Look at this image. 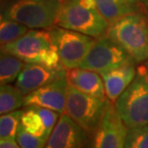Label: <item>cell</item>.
<instances>
[{"mask_svg": "<svg viewBox=\"0 0 148 148\" xmlns=\"http://www.w3.org/2000/svg\"><path fill=\"white\" fill-rule=\"evenodd\" d=\"M114 105L129 129L148 125V83L145 77L138 72Z\"/></svg>", "mask_w": 148, "mask_h": 148, "instance_id": "obj_5", "label": "cell"}, {"mask_svg": "<svg viewBox=\"0 0 148 148\" xmlns=\"http://www.w3.org/2000/svg\"><path fill=\"white\" fill-rule=\"evenodd\" d=\"M66 78L70 87L77 90L97 98L108 99L106 96L104 82L99 73L81 67H75L66 69Z\"/></svg>", "mask_w": 148, "mask_h": 148, "instance_id": "obj_13", "label": "cell"}, {"mask_svg": "<svg viewBox=\"0 0 148 148\" xmlns=\"http://www.w3.org/2000/svg\"><path fill=\"white\" fill-rule=\"evenodd\" d=\"M128 129L114 103L109 101L104 115L93 135L92 148H125Z\"/></svg>", "mask_w": 148, "mask_h": 148, "instance_id": "obj_9", "label": "cell"}, {"mask_svg": "<svg viewBox=\"0 0 148 148\" xmlns=\"http://www.w3.org/2000/svg\"><path fill=\"white\" fill-rule=\"evenodd\" d=\"M24 106L25 95L16 86L10 84L1 85L0 88V114L16 111Z\"/></svg>", "mask_w": 148, "mask_h": 148, "instance_id": "obj_16", "label": "cell"}, {"mask_svg": "<svg viewBox=\"0 0 148 148\" xmlns=\"http://www.w3.org/2000/svg\"><path fill=\"white\" fill-rule=\"evenodd\" d=\"M57 48L60 61L66 69L79 67L96 38L80 32L55 25L48 29Z\"/></svg>", "mask_w": 148, "mask_h": 148, "instance_id": "obj_7", "label": "cell"}, {"mask_svg": "<svg viewBox=\"0 0 148 148\" xmlns=\"http://www.w3.org/2000/svg\"><path fill=\"white\" fill-rule=\"evenodd\" d=\"M129 64L136 62L122 47L104 36L95 40L79 67L101 74Z\"/></svg>", "mask_w": 148, "mask_h": 148, "instance_id": "obj_8", "label": "cell"}, {"mask_svg": "<svg viewBox=\"0 0 148 148\" xmlns=\"http://www.w3.org/2000/svg\"><path fill=\"white\" fill-rule=\"evenodd\" d=\"M66 76V69H51L42 64L25 63L14 86L26 96L38 88Z\"/></svg>", "mask_w": 148, "mask_h": 148, "instance_id": "obj_11", "label": "cell"}, {"mask_svg": "<svg viewBox=\"0 0 148 148\" xmlns=\"http://www.w3.org/2000/svg\"><path fill=\"white\" fill-rule=\"evenodd\" d=\"M138 2H148V0H137Z\"/></svg>", "mask_w": 148, "mask_h": 148, "instance_id": "obj_27", "label": "cell"}, {"mask_svg": "<svg viewBox=\"0 0 148 148\" xmlns=\"http://www.w3.org/2000/svg\"><path fill=\"white\" fill-rule=\"evenodd\" d=\"M95 2L109 24L127 14L146 9L145 5L137 0H95Z\"/></svg>", "mask_w": 148, "mask_h": 148, "instance_id": "obj_15", "label": "cell"}, {"mask_svg": "<svg viewBox=\"0 0 148 148\" xmlns=\"http://www.w3.org/2000/svg\"><path fill=\"white\" fill-rule=\"evenodd\" d=\"M21 124L26 131L31 134L36 136H44L43 122L33 106H26L23 110Z\"/></svg>", "mask_w": 148, "mask_h": 148, "instance_id": "obj_20", "label": "cell"}, {"mask_svg": "<svg viewBox=\"0 0 148 148\" xmlns=\"http://www.w3.org/2000/svg\"><path fill=\"white\" fill-rule=\"evenodd\" d=\"M144 5H145L146 9H147V10H148V2H145V3H144Z\"/></svg>", "mask_w": 148, "mask_h": 148, "instance_id": "obj_28", "label": "cell"}, {"mask_svg": "<svg viewBox=\"0 0 148 148\" xmlns=\"http://www.w3.org/2000/svg\"><path fill=\"white\" fill-rule=\"evenodd\" d=\"M2 1H4V0H2ZM6 3H9V2H11V1H13V0H5Z\"/></svg>", "mask_w": 148, "mask_h": 148, "instance_id": "obj_29", "label": "cell"}, {"mask_svg": "<svg viewBox=\"0 0 148 148\" xmlns=\"http://www.w3.org/2000/svg\"><path fill=\"white\" fill-rule=\"evenodd\" d=\"M16 140L21 148H44L48 141L44 136H36L26 131L21 123L17 130Z\"/></svg>", "mask_w": 148, "mask_h": 148, "instance_id": "obj_21", "label": "cell"}, {"mask_svg": "<svg viewBox=\"0 0 148 148\" xmlns=\"http://www.w3.org/2000/svg\"><path fill=\"white\" fill-rule=\"evenodd\" d=\"M23 110H16L1 114L0 117V138L16 140L17 130L21 123Z\"/></svg>", "mask_w": 148, "mask_h": 148, "instance_id": "obj_19", "label": "cell"}, {"mask_svg": "<svg viewBox=\"0 0 148 148\" xmlns=\"http://www.w3.org/2000/svg\"><path fill=\"white\" fill-rule=\"evenodd\" d=\"M137 73L135 64H129L100 74L104 82L107 98L114 103L133 82Z\"/></svg>", "mask_w": 148, "mask_h": 148, "instance_id": "obj_14", "label": "cell"}, {"mask_svg": "<svg viewBox=\"0 0 148 148\" xmlns=\"http://www.w3.org/2000/svg\"><path fill=\"white\" fill-rule=\"evenodd\" d=\"M125 148H148V125L128 129Z\"/></svg>", "mask_w": 148, "mask_h": 148, "instance_id": "obj_22", "label": "cell"}, {"mask_svg": "<svg viewBox=\"0 0 148 148\" xmlns=\"http://www.w3.org/2000/svg\"><path fill=\"white\" fill-rule=\"evenodd\" d=\"M1 52L14 55L24 63L64 69L48 30L30 29L24 36L1 47Z\"/></svg>", "mask_w": 148, "mask_h": 148, "instance_id": "obj_3", "label": "cell"}, {"mask_svg": "<svg viewBox=\"0 0 148 148\" xmlns=\"http://www.w3.org/2000/svg\"><path fill=\"white\" fill-rule=\"evenodd\" d=\"M143 66L146 67V69H148V61H146V62H144L143 63Z\"/></svg>", "mask_w": 148, "mask_h": 148, "instance_id": "obj_26", "label": "cell"}, {"mask_svg": "<svg viewBox=\"0 0 148 148\" xmlns=\"http://www.w3.org/2000/svg\"><path fill=\"white\" fill-rule=\"evenodd\" d=\"M61 0H13L6 3L4 16L30 29L48 30L56 25Z\"/></svg>", "mask_w": 148, "mask_h": 148, "instance_id": "obj_4", "label": "cell"}, {"mask_svg": "<svg viewBox=\"0 0 148 148\" xmlns=\"http://www.w3.org/2000/svg\"><path fill=\"white\" fill-rule=\"evenodd\" d=\"M56 25L94 38L106 36L109 23L95 0H61Z\"/></svg>", "mask_w": 148, "mask_h": 148, "instance_id": "obj_1", "label": "cell"}, {"mask_svg": "<svg viewBox=\"0 0 148 148\" xmlns=\"http://www.w3.org/2000/svg\"><path fill=\"white\" fill-rule=\"evenodd\" d=\"M137 70H138V72L141 73L144 77H145L146 81H147V83H148V69H146L145 66H143V64H140V66H138L137 67Z\"/></svg>", "mask_w": 148, "mask_h": 148, "instance_id": "obj_25", "label": "cell"}, {"mask_svg": "<svg viewBox=\"0 0 148 148\" xmlns=\"http://www.w3.org/2000/svg\"><path fill=\"white\" fill-rule=\"evenodd\" d=\"M66 78H62L47 84L25 96L26 106H38L64 114L67 94Z\"/></svg>", "mask_w": 148, "mask_h": 148, "instance_id": "obj_12", "label": "cell"}, {"mask_svg": "<svg viewBox=\"0 0 148 148\" xmlns=\"http://www.w3.org/2000/svg\"><path fill=\"white\" fill-rule=\"evenodd\" d=\"M90 137L81 126L64 112L44 148H90Z\"/></svg>", "mask_w": 148, "mask_h": 148, "instance_id": "obj_10", "label": "cell"}, {"mask_svg": "<svg viewBox=\"0 0 148 148\" xmlns=\"http://www.w3.org/2000/svg\"><path fill=\"white\" fill-rule=\"evenodd\" d=\"M25 63L20 59L8 53L1 52L0 58V83L1 85L11 84L16 81Z\"/></svg>", "mask_w": 148, "mask_h": 148, "instance_id": "obj_17", "label": "cell"}, {"mask_svg": "<svg viewBox=\"0 0 148 148\" xmlns=\"http://www.w3.org/2000/svg\"><path fill=\"white\" fill-rule=\"evenodd\" d=\"M106 36L122 47L136 63L148 61V14L145 9L112 22Z\"/></svg>", "mask_w": 148, "mask_h": 148, "instance_id": "obj_2", "label": "cell"}, {"mask_svg": "<svg viewBox=\"0 0 148 148\" xmlns=\"http://www.w3.org/2000/svg\"><path fill=\"white\" fill-rule=\"evenodd\" d=\"M0 148H21L16 140H0Z\"/></svg>", "mask_w": 148, "mask_h": 148, "instance_id": "obj_24", "label": "cell"}, {"mask_svg": "<svg viewBox=\"0 0 148 148\" xmlns=\"http://www.w3.org/2000/svg\"><path fill=\"white\" fill-rule=\"evenodd\" d=\"M35 110L38 112V114H40L41 117V120L43 122L44 126V137L49 140V137L51 135V133L54 130L56 124H57L59 118L61 116V114L58 112L52 111L50 109L42 108V107H38V106H33Z\"/></svg>", "mask_w": 148, "mask_h": 148, "instance_id": "obj_23", "label": "cell"}, {"mask_svg": "<svg viewBox=\"0 0 148 148\" xmlns=\"http://www.w3.org/2000/svg\"><path fill=\"white\" fill-rule=\"evenodd\" d=\"M30 28L16 20L1 14L0 19V44L1 47L18 40L27 33Z\"/></svg>", "mask_w": 148, "mask_h": 148, "instance_id": "obj_18", "label": "cell"}, {"mask_svg": "<svg viewBox=\"0 0 148 148\" xmlns=\"http://www.w3.org/2000/svg\"><path fill=\"white\" fill-rule=\"evenodd\" d=\"M109 101L88 95L69 85L64 112L91 137L104 115Z\"/></svg>", "mask_w": 148, "mask_h": 148, "instance_id": "obj_6", "label": "cell"}]
</instances>
